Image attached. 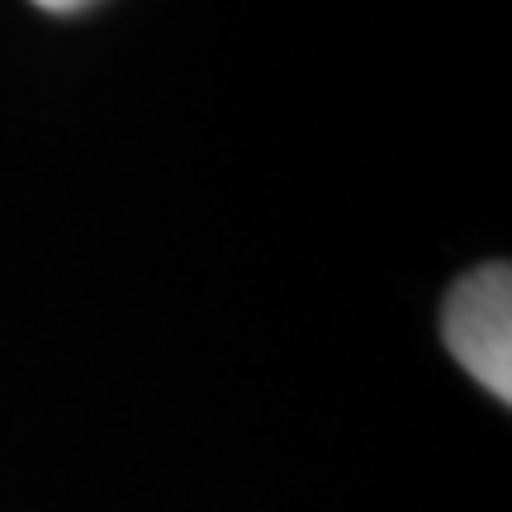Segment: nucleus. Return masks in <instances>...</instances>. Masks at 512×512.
<instances>
[{
    "label": "nucleus",
    "mask_w": 512,
    "mask_h": 512,
    "mask_svg": "<svg viewBox=\"0 0 512 512\" xmlns=\"http://www.w3.org/2000/svg\"><path fill=\"white\" fill-rule=\"evenodd\" d=\"M43 10H57V15H67V10H81V5H91V0H34Z\"/></svg>",
    "instance_id": "nucleus-2"
},
{
    "label": "nucleus",
    "mask_w": 512,
    "mask_h": 512,
    "mask_svg": "<svg viewBox=\"0 0 512 512\" xmlns=\"http://www.w3.org/2000/svg\"><path fill=\"white\" fill-rule=\"evenodd\" d=\"M441 337L498 403L512 399V275L503 261H489L451 285Z\"/></svg>",
    "instance_id": "nucleus-1"
}]
</instances>
